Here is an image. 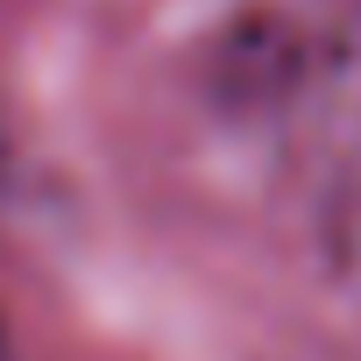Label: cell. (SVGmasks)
<instances>
[{
    "label": "cell",
    "mask_w": 361,
    "mask_h": 361,
    "mask_svg": "<svg viewBox=\"0 0 361 361\" xmlns=\"http://www.w3.org/2000/svg\"><path fill=\"white\" fill-rule=\"evenodd\" d=\"M319 248H326V269H333V283L347 290V305H361V149L333 170V185H326Z\"/></svg>",
    "instance_id": "1"
}]
</instances>
